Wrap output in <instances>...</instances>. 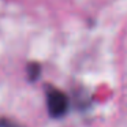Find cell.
I'll return each mask as SVG.
<instances>
[{
  "instance_id": "2",
  "label": "cell",
  "mask_w": 127,
  "mask_h": 127,
  "mask_svg": "<svg viewBox=\"0 0 127 127\" xmlns=\"http://www.w3.org/2000/svg\"><path fill=\"white\" fill-rule=\"evenodd\" d=\"M26 72H28V79L30 82H34L40 78L41 75V66H40L37 62H32V63L28 64L26 67Z\"/></svg>"
},
{
  "instance_id": "1",
  "label": "cell",
  "mask_w": 127,
  "mask_h": 127,
  "mask_svg": "<svg viewBox=\"0 0 127 127\" xmlns=\"http://www.w3.org/2000/svg\"><path fill=\"white\" fill-rule=\"evenodd\" d=\"M45 92H47V108L49 116L55 119L64 116L70 107L68 97L66 96V93L53 86H48Z\"/></svg>"
},
{
  "instance_id": "3",
  "label": "cell",
  "mask_w": 127,
  "mask_h": 127,
  "mask_svg": "<svg viewBox=\"0 0 127 127\" xmlns=\"http://www.w3.org/2000/svg\"><path fill=\"white\" fill-rule=\"evenodd\" d=\"M0 127H25L21 123L12 120L10 118H4V116H0Z\"/></svg>"
}]
</instances>
